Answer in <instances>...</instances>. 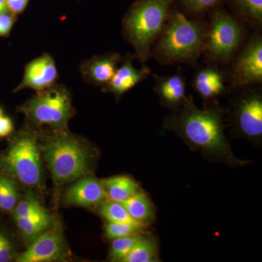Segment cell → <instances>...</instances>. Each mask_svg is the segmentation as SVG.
Returning <instances> with one entry per match:
<instances>
[{"label":"cell","instance_id":"cell-2","mask_svg":"<svg viewBox=\"0 0 262 262\" xmlns=\"http://www.w3.org/2000/svg\"><path fill=\"white\" fill-rule=\"evenodd\" d=\"M207 29L182 13L169 16L153 51L165 63L194 64L205 51Z\"/></svg>","mask_w":262,"mask_h":262},{"label":"cell","instance_id":"cell-33","mask_svg":"<svg viewBox=\"0 0 262 262\" xmlns=\"http://www.w3.org/2000/svg\"><path fill=\"white\" fill-rule=\"evenodd\" d=\"M3 116V111H2L1 108H0V117Z\"/></svg>","mask_w":262,"mask_h":262},{"label":"cell","instance_id":"cell-19","mask_svg":"<svg viewBox=\"0 0 262 262\" xmlns=\"http://www.w3.org/2000/svg\"><path fill=\"white\" fill-rule=\"evenodd\" d=\"M14 219L19 232L27 244L32 243L38 236L46 231L51 222L48 212L29 218L14 217Z\"/></svg>","mask_w":262,"mask_h":262},{"label":"cell","instance_id":"cell-6","mask_svg":"<svg viewBox=\"0 0 262 262\" xmlns=\"http://www.w3.org/2000/svg\"><path fill=\"white\" fill-rule=\"evenodd\" d=\"M20 111L38 125L65 127L72 115V101L65 89L52 86L38 92L37 96L20 106Z\"/></svg>","mask_w":262,"mask_h":262},{"label":"cell","instance_id":"cell-3","mask_svg":"<svg viewBox=\"0 0 262 262\" xmlns=\"http://www.w3.org/2000/svg\"><path fill=\"white\" fill-rule=\"evenodd\" d=\"M173 0H139L124 19L125 37L134 46L136 57L144 63L164 28Z\"/></svg>","mask_w":262,"mask_h":262},{"label":"cell","instance_id":"cell-9","mask_svg":"<svg viewBox=\"0 0 262 262\" xmlns=\"http://www.w3.org/2000/svg\"><path fill=\"white\" fill-rule=\"evenodd\" d=\"M67 259L63 236L58 231H45L17 257L18 262H51Z\"/></svg>","mask_w":262,"mask_h":262},{"label":"cell","instance_id":"cell-18","mask_svg":"<svg viewBox=\"0 0 262 262\" xmlns=\"http://www.w3.org/2000/svg\"><path fill=\"white\" fill-rule=\"evenodd\" d=\"M133 220L148 225L154 220L155 211L149 198L142 191L121 203Z\"/></svg>","mask_w":262,"mask_h":262},{"label":"cell","instance_id":"cell-15","mask_svg":"<svg viewBox=\"0 0 262 262\" xmlns=\"http://www.w3.org/2000/svg\"><path fill=\"white\" fill-rule=\"evenodd\" d=\"M120 61L118 53L94 57L83 66L84 77L95 84L106 85L115 75Z\"/></svg>","mask_w":262,"mask_h":262},{"label":"cell","instance_id":"cell-16","mask_svg":"<svg viewBox=\"0 0 262 262\" xmlns=\"http://www.w3.org/2000/svg\"><path fill=\"white\" fill-rule=\"evenodd\" d=\"M192 85L194 91L204 99L216 97L225 91L224 76L220 71L213 67H206L198 71Z\"/></svg>","mask_w":262,"mask_h":262},{"label":"cell","instance_id":"cell-4","mask_svg":"<svg viewBox=\"0 0 262 262\" xmlns=\"http://www.w3.org/2000/svg\"><path fill=\"white\" fill-rule=\"evenodd\" d=\"M45 158L53 179L60 185L87 174L92 161L89 148L66 133L48 139Z\"/></svg>","mask_w":262,"mask_h":262},{"label":"cell","instance_id":"cell-25","mask_svg":"<svg viewBox=\"0 0 262 262\" xmlns=\"http://www.w3.org/2000/svg\"><path fill=\"white\" fill-rule=\"evenodd\" d=\"M239 13L254 25L262 22V0H234Z\"/></svg>","mask_w":262,"mask_h":262},{"label":"cell","instance_id":"cell-28","mask_svg":"<svg viewBox=\"0 0 262 262\" xmlns=\"http://www.w3.org/2000/svg\"><path fill=\"white\" fill-rule=\"evenodd\" d=\"M13 250L8 239L0 232V262H8L13 258Z\"/></svg>","mask_w":262,"mask_h":262},{"label":"cell","instance_id":"cell-30","mask_svg":"<svg viewBox=\"0 0 262 262\" xmlns=\"http://www.w3.org/2000/svg\"><path fill=\"white\" fill-rule=\"evenodd\" d=\"M29 0H6L8 9L13 13H20L28 5Z\"/></svg>","mask_w":262,"mask_h":262},{"label":"cell","instance_id":"cell-14","mask_svg":"<svg viewBox=\"0 0 262 262\" xmlns=\"http://www.w3.org/2000/svg\"><path fill=\"white\" fill-rule=\"evenodd\" d=\"M150 73L151 70L146 66L139 70L136 69L133 65V58L130 57L117 69L112 80L106 84V89L116 96H122L141 81L146 80Z\"/></svg>","mask_w":262,"mask_h":262},{"label":"cell","instance_id":"cell-8","mask_svg":"<svg viewBox=\"0 0 262 262\" xmlns=\"http://www.w3.org/2000/svg\"><path fill=\"white\" fill-rule=\"evenodd\" d=\"M236 85L246 86L262 82V39L260 36L251 39L237 56L232 70Z\"/></svg>","mask_w":262,"mask_h":262},{"label":"cell","instance_id":"cell-5","mask_svg":"<svg viewBox=\"0 0 262 262\" xmlns=\"http://www.w3.org/2000/svg\"><path fill=\"white\" fill-rule=\"evenodd\" d=\"M3 170L24 185L37 187L42 183L40 151L35 136L24 134L12 141L3 159Z\"/></svg>","mask_w":262,"mask_h":262},{"label":"cell","instance_id":"cell-20","mask_svg":"<svg viewBox=\"0 0 262 262\" xmlns=\"http://www.w3.org/2000/svg\"><path fill=\"white\" fill-rule=\"evenodd\" d=\"M158 259V243L152 236L142 234L122 262H154Z\"/></svg>","mask_w":262,"mask_h":262},{"label":"cell","instance_id":"cell-11","mask_svg":"<svg viewBox=\"0 0 262 262\" xmlns=\"http://www.w3.org/2000/svg\"><path fill=\"white\" fill-rule=\"evenodd\" d=\"M57 78L58 72L54 60L50 55L43 54L27 65L23 80L16 90L32 89L41 92L51 88Z\"/></svg>","mask_w":262,"mask_h":262},{"label":"cell","instance_id":"cell-31","mask_svg":"<svg viewBox=\"0 0 262 262\" xmlns=\"http://www.w3.org/2000/svg\"><path fill=\"white\" fill-rule=\"evenodd\" d=\"M13 130V124L9 117L2 116L0 117V138L9 136Z\"/></svg>","mask_w":262,"mask_h":262},{"label":"cell","instance_id":"cell-26","mask_svg":"<svg viewBox=\"0 0 262 262\" xmlns=\"http://www.w3.org/2000/svg\"><path fill=\"white\" fill-rule=\"evenodd\" d=\"M14 208V217H22V218H29V217L42 214L48 212L47 210L43 208L37 200L32 196L24 198L16 204Z\"/></svg>","mask_w":262,"mask_h":262},{"label":"cell","instance_id":"cell-21","mask_svg":"<svg viewBox=\"0 0 262 262\" xmlns=\"http://www.w3.org/2000/svg\"><path fill=\"white\" fill-rule=\"evenodd\" d=\"M100 214L105 220L107 221V222L139 223L131 218L127 210L121 203L117 202L108 201L101 203Z\"/></svg>","mask_w":262,"mask_h":262},{"label":"cell","instance_id":"cell-32","mask_svg":"<svg viewBox=\"0 0 262 262\" xmlns=\"http://www.w3.org/2000/svg\"><path fill=\"white\" fill-rule=\"evenodd\" d=\"M9 12L6 0H0V15L8 13Z\"/></svg>","mask_w":262,"mask_h":262},{"label":"cell","instance_id":"cell-24","mask_svg":"<svg viewBox=\"0 0 262 262\" xmlns=\"http://www.w3.org/2000/svg\"><path fill=\"white\" fill-rule=\"evenodd\" d=\"M141 234H142L113 239L110 252L111 261L122 262L140 239Z\"/></svg>","mask_w":262,"mask_h":262},{"label":"cell","instance_id":"cell-13","mask_svg":"<svg viewBox=\"0 0 262 262\" xmlns=\"http://www.w3.org/2000/svg\"><path fill=\"white\" fill-rule=\"evenodd\" d=\"M153 77L156 82L154 91L165 106L177 110L187 101L186 80L180 69L173 75H153Z\"/></svg>","mask_w":262,"mask_h":262},{"label":"cell","instance_id":"cell-10","mask_svg":"<svg viewBox=\"0 0 262 262\" xmlns=\"http://www.w3.org/2000/svg\"><path fill=\"white\" fill-rule=\"evenodd\" d=\"M235 124L243 136L258 140L262 136V98L258 93L244 96L235 111Z\"/></svg>","mask_w":262,"mask_h":262},{"label":"cell","instance_id":"cell-17","mask_svg":"<svg viewBox=\"0 0 262 262\" xmlns=\"http://www.w3.org/2000/svg\"><path fill=\"white\" fill-rule=\"evenodd\" d=\"M108 201L123 203L141 192L139 184L126 176H117L103 181Z\"/></svg>","mask_w":262,"mask_h":262},{"label":"cell","instance_id":"cell-27","mask_svg":"<svg viewBox=\"0 0 262 262\" xmlns=\"http://www.w3.org/2000/svg\"><path fill=\"white\" fill-rule=\"evenodd\" d=\"M187 9L194 13H203L216 6L222 0H181Z\"/></svg>","mask_w":262,"mask_h":262},{"label":"cell","instance_id":"cell-7","mask_svg":"<svg viewBox=\"0 0 262 262\" xmlns=\"http://www.w3.org/2000/svg\"><path fill=\"white\" fill-rule=\"evenodd\" d=\"M243 37L244 30L238 21L225 12L216 11L207 29L204 51L213 61H229L238 49Z\"/></svg>","mask_w":262,"mask_h":262},{"label":"cell","instance_id":"cell-22","mask_svg":"<svg viewBox=\"0 0 262 262\" xmlns=\"http://www.w3.org/2000/svg\"><path fill=\"white\" fill-rule=\"evenodd\" d=\"M18 193L13 179L6 176L0 177V209L10 211L18 202Z\"/></svg>","mask_w":262,"mask_h":262},{"label":"cell","instance_id":"cell-12","mask_svg":"<svg viewBox=\"0 0 262 262\" xmlns=\"http://www.w3.org/2000/svg\"><path fill=\"white\" fill-rule=\"evenodd\" d=\"M108 200L103 182L94 177L80 179L69 188L65 202L72 206L91 207L101 204Z\"/></svg>","mask_w":262,"mask_h":262},{"label":"cell","instance_id":"cell-29","mask_svg":"<svg viewBox=\"0 0 262 262\" xmlns=\"http://www.w3.org/2000/svg\"><path fill=\"white\" fill-rule=\"evenodd\" d=\"M14 24V18L8 13L0 15V36H8Z\"/></svg>","mask_w":262,"mask_h":262},{"label":"cell","instance_id":"cell-23","mask_svg":"<svg viewBox=\"0 0 262 262\" xmlns=\"http://www.w3.org/2000/svg\"><path fill=\"white\" fill-rule=\"evenodd\" d=\"M146 227V226L140 223L107 222L105 227V234L110 239L120 238L144 233Z\"/></svg>","mask_w":262,"mask_h":262},{"label":"cell","instance_id":"cell-1","mask_svg":"<svg viewBox=\"0 0 262 262\" xmlns=\"http://www.w3.org/2000/svg\"><path fill=\"white\" fill-rule=\"evenodd\" d=\"M177 110L167 117L165 127L177 133L191 148L230 165L247 163L235 158L231 149L224 131L222 110L198 108L192 97Z\"/></svg>","mask_w":262,"mask_h":262}]
</instances>
